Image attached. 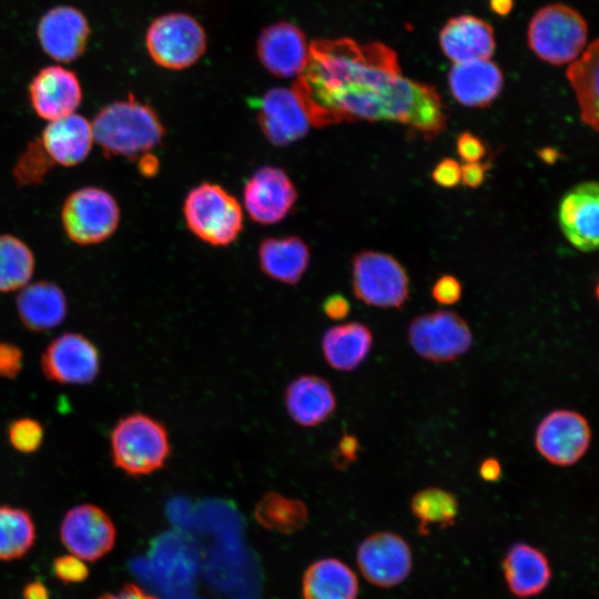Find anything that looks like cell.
I'll return each instance as SVG.
<instances>
[{
    "label": "cell",
    "instance_id": "cell-33",
    "mask_svg": "<svg viewBox=\"0 0 599 599\" xmlns=\"http://www.w3.org/2000/svg\"><path fill=\"white\" fill-rule=\"evenodd\" d=\"M258 521L267 527L290 531L301 527L307 516L306 506L298 499L271 491L255 507Z\"/></svg>",
    "mask_w": 599,
    "mask_h": 599
},
{
    "label": "cell",
    "instance_id": "cell-23",
    "mask_svg": "<svg viewBox=\"0 0 599 599\" xmlns=\"http://www.w3.org/2000/svg\"><path fill=\"white\" fill-rule=\"evenodd\" d=\"M284 403L296 424L314 427L335 412L336 396L326 379L316 375H301L286 387Z\"/></svg>",
    "mask_w": 599,
    "mask_h": 599
},
{
    "label": "cell",
    "instance_id": "cell-21",
    "mask_svg": "<svg viewBox=\"0 0 599 599\" xmlns=\"http://www.w3.org/2000/svg\"><path fill=\"white\" fill-rule=\"evenodd\" d=\"M502 572L510 593L521 599L540 595L552 577L547 556L525 542H516L508 549L502 560Z\"/></svg>",
    "mask_w": 599,
    "mask_h": 599
},
{
    "label": "cell",
    "instance_id": "cell-40",
    "mask_svg": "<svg viewBox=\"0 0 599 599\" xmlns=\"http://www.w3.org/2000/svg\"><path fill=\"white\" fill-rule=\"evenodd\" d=\"M460 165L450 158L441 160L433 170L432 179L443 187H454L460 182Z\"/></svg>",
    "mask_w": 599,
    "mask_h": 599
},
{
    "label": "cell",
    "instance_id": "cell-28",
    "mask_svg": "<svg viewBox=\"0 0 599 599\" xmlns=\"http://www.w3.org/2000/svg\"><path fill=\"white\" fill-rule=\"evenodd\" d=\"M305 599H356L355 573L337 559H323L309 567L304 578Z\"/></svg>",
    "mask_w": 599,
    "mask_h": 599
},
{
    "label": "cell",
    "instance_id": "cell-15",
    "mask_svg": "<svg viewBox=\"0 0 599 599\" xmlns=\"http://www.w3.org/2000/svg\"><path fill=\"white\" fill-rule=\"evenodd\" d=\"M257 121L265 138L276 146L301 140L311 122L293 89L276 87L264 93L257 105Z\"/></svg>",
    "mask_w": 599,
    "mask_h": 599
},
{
    "label": "cell",
    "instance_id": "cell-44",
    "mask_svg": "<svg viewBox=\"0 0 599 599\" xmlns=\"http://www.w3.org/2000/svg\"><path fill=\"white\" fill-rule=\"evenodd\" d=\"M478 473L483 480L495 483L501 476V465L497 458L488 457L480 463Z\"/></svg>",
    "mask_w": 599,
    "mask_h": 599
},
{
    "label": "cell",
    "instance_id": "cell-6",
    "mask_svg": "<svg viewBox=\"0 0 599 599\" xmlns=\"http://www.w3.org/2000/svg\"><path fill=\"white\" fill-rule=\"evenodd\" d=\"M145 44L158 65L169 70H182L193 65L203 55L206 34L192 16L170 12L151 22Z\"/></svg>",
    "mask_w": 599,
    "mask_h": 599
},
{
    "label": "cell",
    "instance_id": "cell-48",
    "mask_svg": "<svg viewBox=\"0 0 599 599\" xmlns=\"http://www.w3.org/2000/svg\"><path fill=\"white\" fill-rule=\"evenodd\" d=\"M26 599H47V593L41 585H30L26 590Z\"/></svg>",
    "mask_w": 599,
    "mask_h": 599
},
{
    "label": "cell",
    "instance_id": "cell-49",
    "mask_svg": "<svg viewBox=\"0 0 599 599\" xmlns=\"http://www.w3.org/2000/svg\"><path fill=\"white\" fill-rule=\"evenodd\" d=\"M538 153L541 159L548 163H554L559 156V152L554 149H544L540 150Z\"/></svg>",
    "mask_w": 599,
    "mask_h": 599
},
{
    "label": "cell",
    "instance_id": "cell-7",
    "mask_svg": "<svg viewBox=\"0 0 599 599\" xmlns=\"http://www.w3.org/2000/svg\"><path fill=\"white\" fill-rule=\"evenodd\" d=\"M120 215L114 196L97 186L73 191L61 209L63 230L79 245H94L111 237L119 226Z\"/></svg>",
    "mask_w": 599,
    "mask_h": 599
},
{
    "label": "cell",
    "instance_id": "cell-46",
    "mask_svg": "<svg viewBox=\"0 0 599 599\" xmlns=\"http://www.w3.org/2000/svg\"><path fill=\"white\" fill-rule=\"evenodd\" d=\"M138 166L144 176H153L159 169V162L155 155L149 152L138 159Z\"/></svg>",
    "mask_w": 599,
    "mask_h": 599
},
{
    "label": "cell",
    "instance_id": "cell-39",
    "mask_svg": "<svg viewBox=\"0 0 599 599\" xmlns=\"http://www.w3.org/2000/svg\"><path fill=\"white\" fill-rule=\"evenodd\" d=\"M456 148L458 155L465 162H478L486 153L483 141L468 131L458 136Z\"/></svg>",
    "mask_w": 599,
    "mask_h": 599
},
{
    "label": "cell",
    "instance_id": "cell-34",
    "mask_svg": "<svg viewBox=\"0 0 599 599\" xmlns=\"http://www.w3.org/2000/svg\"><path fill=\"white\" fill-rule=\"evenodd\" d=\"M39 138L30 141L13 165L12 174L20 187L40 184L54 167Z\"/></svg>",
    "mask_w": 599,
    "mask_h": 599
},
{
    "label": "cell",
    "instance_id": "cell-37",
    "mask_svg": "<svg viewBox=\"0 0 599 599\" xmlns=\"http://www.w3.org/2000/svg\"><path fill=\"white\" fill-rule=\"evenodd\" d=\"M461 292V285L456 277L444 275L434 284L432 296L439 304L453 305L460 300Z\"/></svg>",
    "mask_w": 599,
    "mask_h": 599
},
{
    "label": "cell",
    "instance_id": "cell-35",
    "mask_svg": "<svg viewBox=\"0 0 599 599\" xmlns=\"http://www.w3.org/2000/svg\"><path fill=\"white\" fill-rule=\"evenodd\" d=\"M43 427L37 419L22 417L14 419L8 427L11 446L23 454L37 451L43 441Z\"/></svg>",
    "mask_w": 599,
    "mask_h": 599
},
{
    "label": "cell",
    "instance_id": "cell-22",
    "mask_svg": "<svg viewBox=\"0 0 599 599\" xmlns=\"http://www.w3.org/2000/svg\"><path fill=\"white\" fill-rule=\"evenodd\" d=\"M439 42L444 54L455 63L489 59L496 45L491 26L469 14L448 20L440 30Z\"/></svg>",
    "mask_w": 599,
    "mask_h": 599
},
{
    "label": "cell",
    "instance_id": "cell-36",
    "mask_svg": "<svg viewBox=\"0 0 599 599\" xmlns=\"http://www.w3.org/2000/svg\"><path fill=\"white\" fill-rule=\"evenodd\" d=\"M23 364L22 351L14 344L0 342V377L16 378Z\"/></svg>",
    "mask_w": 599,
    "mask_h": 599
},
{
    "label": "cell",
    "instance_id": "cell-43",
    "mask_svg": "<svg viewBox=\"0 0 599 599\" xmlns=\"http://www.w3.org/2000/svg\"><path fill=\"white\" fill-rule=\"evenodd\" d=\"M323 309L329 318L343 319L348 315L351 305L343 295L335 294L325 300Z\"/></svg>",
    "mask_w": 599,
    "mask_h": 599
},
{
    "label": "cell",
    "instance_id": "cell-26",
    "mask_svg": "<svg viewBox=\"0 0 599 599\" xmlns=\"http://www.w3.org/2000/svg\"><path fill=\"white\" fill-rule=\"evenodd\" d=\"M309 260V248L298 236L268 237L258 247L262 271L285 284H296L307 270Z\"/></svg>",
    "mask_w": 599,
    "mask_h": 599
},
{
    "label": "cell",
    "instance_id": "cell-25",
    "mask_svg": "<svg viewBox=\"0 0 599 599\" xmlns=\"http://www.w3.org/2000/svg\"><path fill=\"white\" fill-rule=\"evenodd\" d=\"M16 306L21 323L32 332H45L59 326L68 314V301L53 282L38 281L20 288Z\"/></svg>",
    "mask_w": 599,
    "mask_h": 599
},
{
    "label": "cell",
    "instance_id": "cell-17",
    "mask_svg": "<svg viewBox=\"0 0 599 599\" xmlns=\"http://www.w3.org/2000/svg\"><path fill=\"white\" fill-rule=\"evenodd\" d=\"M558 220L566 238L582 252L599 243V185L587 181L567 192L560 201Z\"/></svg>",
    "mask_w": 599,
    "mask_h": 599
},
{
    "label": "cell",
    "instance_id": "cell-10",
    "mask_svg": "<svg viewBox=\"0 0 599 599\" xmlns=\"http://www.w3.org/2000/svg\"><path fill=\"white\" fill-rule=\"evenodd\" d=\"M591 441L588 420L580 413L556 409L538 424L535 447L550 464L567 467L578 463Z\"/></svg>",
    "mask_w": 599,
    "mask_h": 599
},
{
    "label": "cell",
    "instance_id": "cell-1",
    "mask_svg": "<svg viewBox=\"0 0 599 599\" xmlns=\"http://www.w3.org/2000/svg\"><path fill=\"white\" fill-rule=\"evenodd\" d=\"M292 89L316 128L358 120L392 121L433 139L446 126L437 90L404 77L396 52L380 42L312 41Z\"/></svg>",
    "mask_w": 599,
    "mask_h": 599
},
{
    "label": "cell",
    "instance_id": "cell-11",
    "mask_svg": "<svg viewBox=\"0 0 599 599\" xmlns=\"http://www.w3.org/2000/svg\"><path fill=\"white\" fill-rule=\"evenodd\" d=\"M47 379L63 385L92 383L100 373L97 346L79 333H63L50 342L41 356Z\"/></svg>",
    "mask_w": 599,
    "mask_h": 599
},
{
    "label": "cell",
    "instance_id": "cell-2",
    "mask_svg": "<svg viewBox=\"0 0 599 599\" xmlns=\"http://www.w3.org/2000/svg\"><path fill=\"white\" fill-rule=\"evenodd\" d=\"M91 126L93 141L108 156L139 159L156 148L165 135L158 113L132 94L103 106Z\"/></svg>",
    "mask_w": 599,
    "mask_h": 599
},
{
    "label": "cell",
    "instance_id": "cell-13",
    "mask_svg": "<svg viewBox=\"0 0 599 599\" xmlns=\"http://www.w3.org/2000/svg\"><path fill=\"white\" fill-rule=\"evenodd\" d=\"M116 530L108 514L91 504L75 506L64 515L60 537L71 555L97 561L114 546Z\"/></svg>",
    "mask_w": 599,
    "mask_h": 599
},
{
    "label": "cell",
    "instance_id": "cell-5",
    "mask_svg": "<svg viewBox=\"0 0 599 599\" xmlns=\"http://www.w3.org/2000/svg\"><path fill=\"white\" fill-rule=\"evenodd\" d=\"M587 35V23L579 12L566 4L552 3L534 14L528 44L541 60L560 65L577 59Z\"/></svg>",
    "mask_w": 599,
    "mask_h": 599
},
{
    "label": "cell",
    "instance_id": "cell-27",
    "mask_svg": "<svg viewBox=\"0 0 599 599\" xmlns=\"http://www.w3.org/2000/svg\"><path fill=\"white\" fill-rule=\"evenodd\" d=\"M373 334L358 322L339 324L327 329L322 338V351L327 364L341 372L357 368L368 356Z\"/></svg>",
    "mask_w": 599,
    "mask_h": 599
},
{
    "label": "cell",
    "instance_id": "cell-14",
    "mask_svg": "<svg viewBox=\"0 0 599 599\" xmlns=\"http://www.w3.org/2000/svg\"><path fill=\"white\" fill-rule=\"evenodd\" d=\"M297 191L287 173L266 165L256 170L244 186V205L252 220L260 224H275L294 207Z\"/></svg>",
    "mask_w": 599,
    "mask_h": 599
},
{
    "label": "cell",
    "instance_id": "cell-19",
    "mask_svg": "<svg viewBox=\"0 0 599 599\" xmlns=\"http://www.w3.org/2000/svg\"><path fill=\"white\" fill-rule=\"evenodd\" d=\"M256 48L260 62L270 73L292 78L304 68L309 44L297 26L278 21L262 30Z\"/></svg>",
    "mask_w": 599,
    "mask_h": 599
},
{
    "label": "cell",
    "instance_id": "cell-42",
    "mask_svg": "<svg viewBox=\"0 0 599 599\" xmlns=\"http://www.w3.org/2000/svg\"><path fill=\"white\" fill-rule=\"evenodd\" d=\"M488 167L489 165L485 163L467 162L460 166V181L465 185L476 189L483 184Z\"/></svg>",
    "mask_w": 599,
    "mask_h": 599
},
{
    "label": "cell",
    "instance_id": "cell-47",
    "mask_svg": "<svg viewBox=\"0 0 599 599\" xmlns=\"http://www.w3.org/2000/svg\"><path fill=\"white\" fill-rule=\"evenodd\" d=\"M491 9L498 14H507L512 7V0H490Z\"/></svg>",
    "mask_w": 599,
    "mask_h": 599
},
{
    "label": "cell",
    "instance_id": "cell-32",
    "mask_svg": "<svg viewBox=\"0 0 599 599\" xmlns=\"http://www.w3.org/2000/svg\"><path fill=\"white\" fill-rule=\"evenodd\" d=\"M35 539V528L30 515L10 506H0V560L24 556Z\"/></svg>",
    "mask_w": 599,
    "mask_h": 599
},
{
    "label": "cell",
    "instance_id": "cell-4",
    "mask_svg": "<svg viewBox=\"0 0 599 599\" xmlns=\"http://www.w3.org/2000/svg\"><path fill=\"white\" fill-rule=\"evenodd\" d=\"M187 227L202 241L225 246L243 229V213L237 200L221 185L205 182L192 189L183 205Z\"/></svg>",
    "mask_w": 599,
    "mask_h": 599
},
{
    "label": "cell",
    "instance_id": "cell-8",
    "mask_svg": "<svg viewBox=\"0 0 599 599\" xmlns=\"http://www.w3.org/2000/svg\"><path fill=\"white\" fill-rule=\"evenodd\" d=\"M352 282L355 296L372 306L400 308L408 298L407 273L389 254L374 251L356 254Z\"/></svg>",
    "mask_w": 599,
    "mask_h": 599
},
{
    "label": "cell",
    "instance_id": "cell-30",
    "mask_svg": "<svg viewBox=\"0 0 599 599\" xmlns=\"http://www.w3.org/2000/svg\"><path fill=\"white\" fill-rule=\"evenodd\" d=\"M410 509L419 521V534L426 535L430 526L441 529L453 526L458 516L459 504L451 491L439 487H428L412 497Z\"/></svg>",
    "mask_w": 599,
    "mask_h": 599
},
{
    "label": "cell",
    "instance_id": "cell-20",
    "mask_svg": "<svg viewBox=\"0 0 599 599\" xmlns=\"http://www.w3.org/2000/svg\"><path fill=\"white\" fill-rule=\"evenodd\" d=\"M448 84L451 95L461 105L485 108L501 92L504 75L489 59L470 60L451 67Z\"/></svg>",
    "mask_w": 599,
    "mask_h": 599
},
{
    "label": "cell",
    "instance_id": "cell-31",
    "mask_svg": "<svg viewBox=\"0 0 599 599\" xmlns=\"http://www.w3.org/2000/svg\"><path fill=\"white\" fill-rule=\"evenodd\" d=\"M34 255L19 237L0 234V293L26 286L34 272Z\"/></svg>",
    "mask_w": 599,
    "mask_h": 599
},
{
    "label": "cell",
    "instance_id": "cell-29",
    "mask_svg": "<svg viewBox=\"0 0 599 599\" xmlns=\"http://www.w3.org/2000/svg\"><path fill=\"white\" fill-rule=\"evenodd\" d=\"M599 44L592 41L580 59L572 62L566 75L575 90L582 121L598 131Z\"/></svg>",
    "mask_w": 599,
    "mask_h": 599
},
{
    "label": "cell",
    "instance_id": "cell-12",
    "mask_svg": "<svg viewBox=\"0 0 599 599\" xmlns=\"http://www.w3.org/2000/svg\"><path fill=\"white\" fill-rule=\"evenodd\" d=\"M357 565L372 585L392 588L404 582L413 568L408 542L392 531L368 536L357 550Z\"/></svg>",
    "mask_w": 599,
    "mask_h": 599
},
{
    "label": "cell",
    "instance_id": "cell-45",
    "mask_svg": "<svg viewBox=\"0 0 599 599\" xmlns=\"http://www.w3.org/2000/svg\"><path fill=\"white\" fill-rule=\"evenodd\" d=\"M98 599H158L135 585H126L114 593H106Z\"/></svg>",
    "mask_w": 599,
    "mask_h": 599
},
{
    "label": "cell",
    "instance_id": "cell-3",
    "mask_svg": "<svg viewBox=\"0 0 599 599\" xmlns=\"http://www.w3.org/2000/svg\"><path fill=\"white\" fill-rule=\"evenodd\" d=\"M110 444L113 465L130 476H145L163 468L171 454L165 426L142 413L119 419Z\"/></svg>",
    "mask_w": 599,
    "mask_h": 599
},
{
    "label": "cell",
    "instance_id": "cell-38",
    "mask_svg": "<svg viewBox=\"0 0 599 599\" xmlns=\"http://www.w3.org/2000/svg\"><path fill=\"white\" fill-rule=\"evenodd\" d=\"M54 570L57 576L65 581H80L88 573L84 561L73 555L57 558Z\"/></svg>",
    "mask_w": 599,
    "mask_h": 599
},
{
    "label": "cell",
    "instance_id": "cell-24",
    "mask_svg": "<svg viewBox=\"0 0 599 599\" xmlns=\"http://www.w3.org/2000/svg\"><path fill=\"white\" fill-rule=\"evenodd\" d=\"M39 139L50 159L61 166L83 162L94 142L91 123L75 113L50 121Z\"/></svg>",
    "mask_w": 599,
    "mask_h": 599
},
{
    "label": "cell",
    "instance_id": "cell-16",
    "mask_svg": "<svg viewBox=\"0 0 599 599\" xmlns=\"http://www.w3.org/2000/svg\"><path fill=\"white\" fill-rule=\"evenodd\" d=\"M37 35L43 51L59 62L80 58L88 44L90 26L77 8L59 6L48 10L40 19Z\"/></svg>",
    "mask_w": 599,
    "mask_h": 599
},
{
    "label": "cell",
    "instance_id": "cell-18",
    "mask_svg": "<svg viewBox=\"0 0 599 599\" xmlns=\"http://www.w3.org/2000/svg\"><path fill=\"white\" fill-rule=\"evenodd\" d=\"M29 99L37 115L50 122L74 113L82 100V90L72 71L48 65L31 80Z\"/></svg>",
    "mask_w": 599,
    "mask_h": 599
},
{
    "label": "cell",
    "instance_id": "cell-41",
    "mask_svg": "<svg viewBox=\"0 0 599 599\" xmlns=\"http://www.w3.org/2000/svg\"><path fill=\"white\" fill-rule=\"evenodd\" d=\"M359 453V441L358 439L351 434H345L339 443L338 446L334 453V465L337 468H345L351 463L355 461L358 457Z\"/></svg>",
    "mask_w": 599,
    "mask_h": 599
},
{
    "label": "cell",
    "instance_id": "cell-9",
    "mask_svg": "<svg viewBox=\"0 0 599 599\" xmlns=\"http://www.w3.org/2000/svg\"><path fill=\"white\" fill-rule=\"evenodd\" d=\"M408 341L424 359L449 363L466 354L473 345L468 323L451 311H436L415 317L408 327Z\"/></svg>",
    "mask_w": 599,
    "mask_h": 599
}]
</instances>
